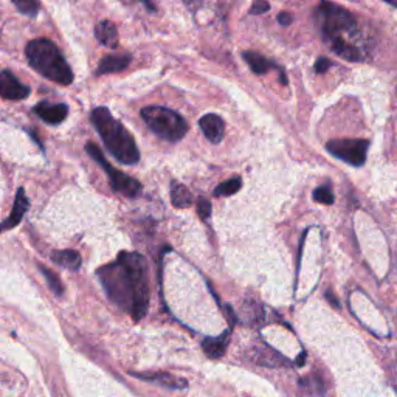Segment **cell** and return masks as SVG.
Segmentation results:
<instances>
[{"mask_svg": "<svg viewBox=\"0 0 397 397\" xmlns=\"http://www.w3.org/2000/svg\"><path fill=\"white\" fill-rule=\"evenodd\" d=\"M269 8H270V5L267 2H255L253 6H251L250 14H255V16H256V14H263Z\"/></svg>", "mask_w": 397, "mask_h": 397, "instance_id": "obj_26", "label": "cell"}, {"mask_svg": "<svg viewBox=\"0 0 397 397\" xmlns=\"http://www.w3.org/2000/svg\"><path fill=\"white\" fill-rule=\"evenodd\" d=\"M34 113L38 115L41 120H44L48 125H60L67 118L69 107L67 104H50L47 101H42L34 107Z\"/></svg>", "mask_w": 397, "mask_h": 397, "instance_id": "obj_10", "label": "cell"}, {"mask_svg": "<svg viewBox=\"0 0 397 397\" xmlns=\"http://www.w3.org/2000/svg\"><path fill=\"white\" fill-rule=\"evenodd\" d=\"M241 186H242V180L239 177L230 179L227 182H223L216 188L214 196H233V194L241 190Z\"/></svg>", "mask_w": 397, "mask_h": 397, "instance_id": "obj_21", "label": "cell"}, {"mask_svg": "<svg viewBox=\"0 0 397 397\" xmlns=\"http://www.w3.org/2000/svg\"><path fill=\"white\" fill-rule=\"evenodd\" d=\"M314 199L319 202V204H323V205H332L335 200L334 193H332L330 188H328V186L316 188V190L314 191Z\"/></svg>", "mask_w": 397, "mask_h": 397, "instance_id": "obj_23", "label": "cell"}, {"mask_svg": "<svg viewBox=\"0 0 397 397\" xmlns=\"http://www.w3.org/2000/svg\"><path fill=\"white\" fill-rule=\"evenodd\" d=\"M129 62H131V56L129 55H111L106 56L103 61L99 62L97 69V75H107V74H117V71L125 70Z\"/></svg>", "mask_w": 397, "mask_h": 397, "instance_id": "obj_14", "label": "cell"}, {"mask_svg": "<svg viewBox=\"0 0 397 397\" xmlns=\"http://www.w3.org/2000/svg\"><path fill=\"white\" fill-rule=\"evenodd\" d=\"M171 202L176 208H188L194 202V197H193L191 191L188 190L186 186H183L179 182H172L171 183Z\"/></svg>", "mask_w": 397, "mask_h": 397, "instance_id": "obj_18", "label": "cell"}, {"mask_svg": "<svg viewBox=\"0 0 397 397\" xmlns=\"http://www.w3.org/2000/svg\"><path fill=\"white\" fill-rule=\"evenodd\" d=\"M230 343V330L222 332L219 337H211L205 338L202 343V349L210 358H221L225 354Z\"/></svg>", "mask_w": 397, "mask_h": 397, "instance_id": "obj_13", "label": "cell"}, {"mask_svg": "<svg viewBox=\"0 0 397 397\" xmlns=\"http://www.w3.org/2000/svg\"><path fill=\"white\" fill-rule=\"evenodd\" d=\"M39 270H41L42 275H44V278H46V281H47L48 287L52 288V292L56 295V297H62V293H64V286H62V283H61L60 277H57L55 272H52L50 269H47V267H44V265H39Z\"/></svg>", "mask_w": 397, "mask_h": 397, "instance_id": "obj_20", "label": "cell"}, {"mask_svg": "<svg viewBox=\"0 0 397 397\" xmlns=\"http://www.w3.org/2000/svg\"><path fill=\"white\" fill-rule=\"evenodd\" d=\"M85 151H88V154L93 158V160H95L101 166V168H103L107 172V177H109L111 186H112V190L115 193H120V194H123V196L131 197V199L140 196L141 191H143V186H141L139 180L123 174L121 171H118L117 168H113V166L106 160L103 151H101L95 143L85 144Z\"/></svg>", "mask_w": 397, "mask_h": 397, "instance_id": "obj_5", "label": "cell"}, {"mask_svg": "<svg viewBox=\"0 0 397 397\" xmlns=\"http://www.w3.org/2000/svg\"><path fill=\"white\" fill-rule=\"evenodd\" d=\"M30 207V202L27 199V194L24 188H19L18 194H16V200H14V207L13 211L8 216V219H5L2 223H0V233L6 232V230H11L14 227H18L20 222H22L24 216Z\"/></svg>", "mask_w": 397, "mask_h": 397, "instance_id": "obj_9", "label": "cell"}, {"mask_svg": "<svg viewBox=\"0 0 397 397\" xmlns=\"http://www.w3.org/2000/svg\"><path fill=\"white\" fill-rule=\"evenodd\" d=\"M13 5L16 6L20 13L30 18H34L36 14H38L41 6L38 2H34V0H14Z\"/></svg>", "mask_w": 397, "mask_h": 397, "instance_id": "obj_22", "label": "cell"}, {"mask_svg": "<svg viewBox=\"0 0 397 397\" xmlns=\"http://www.w3.org/2000/svg\"><path fill=\"white\" fill-rule=\"evenodd\" d=\"M90 120L95 126L97 132L103 139L109 153L125 165H135L140 160V151L137 148L132 134L127 131L125 125L113 118L107 107H97L93 109Z\"/></svg>", "mask_w": 397, "mask_h": 397, "instance_id": "obj_2", "label": "cell"}, {"mask_svg": "<svg viewBox=\"0 0 397 397\" xmlns=\"http://www.w3.org/2000/svg\"><path fill=\"white\" fill-rule=\"evenodd\" d=\"M30 95V88L22 84L11 71H0V97L10 101H20Z\"/></svg>", "mask_w": 397, "mask_h": 397, "instance_id": "obj_8", "label": "cell"}, {"mask_svg": "<svg viewBox=\"0 0 397 397\" xmlns=\"http://www.w3.org/2000/svg\"><path fill=\"white\" fill-rule=\"evenodd\" d=\"M52 261L57 265L64 267V269L67 270H79V267H81V255L78 253L75 250H56L52 253Z\"/></svg>", "mask_w": 397, "mask_h": 397, "instance_id": "obj_15", "label": "cell"}, {"mask_svg": "<svg viewBox=\"0 0 397 397\" xmlns=\"http://www.w3.org/2000/svg\"><path fill=\"white\" fill-rule=\"evenodd\" d=\"M326 298H328V301H329L330 305L334 306V307H340V302H338L337 297H334V295H332V292H330V291H328V292H326Z\"/></svg>", "mask_w": 397, "mask_h": 397, "instance_id": "obj_28", "label": "cell"}, {"mask_svg": "<svg viewBox=\"0 0 397 397\" xmlns=\"http://www.w3.org/2000/svg\"><path fill=\"white\" fill-rule=\"evenodd\" d=\"M199 126L202 129V132L205 134V137L211 143L218 144L222 141L223 134H225V125H223V120L216 113H208L204 115L199 120Z\"/></svg>", "mask_w": 397, "mask_h": 397, "instance_id": "obj_11", "label": "cell"}, {"mask_svg": "<svg viewBox=\"0 0 397 397\" xmlns=\"http://www.w3.org/2000/svg\"><path fill=\"white\" fill-rule=\"evenodd\" d=\"M332 66H334V62L328 60V57H319L315 62V71L316 74H326Z\"/></svg>", "mask_w": 397, "mask_h": 397, "instance_id": "obj_25", "label": "cell"}, {"mask_svg": "<svg viewBox=\"0 0 397 397\" xmlns=\"http://www.w3.org/2000/svg\"><path fill=\"white\" fill-rule=\"evenodd\" d=\"M97 277L107 297L135 321H140L149 309L148 263L135 251H121L113 263L99 267Z\"/></svg>", "mask_w": 397, "mask_h": 397, "instance_id": "obj_1", "label": "cell"}, {"mask_svg": "<svg viewBox=\"0 0 397 397\" xmlns=\"http://www.w3.org/2000/svg\"><path fill=\"white\" fill-rule=\"evenodd\" d=\"M370 144V140L362 139H337L330 140L326 148L332 155L340 158V160L352 166H362L366 162Z\"/></svg>", "mask_w": 397, "mask_h": 397, "instance_id": "obj_7", "label": "cell"}, {"mask_svg": "<svg viewBox=\"0 0 397 397\" xmlns=\"http://www.w3.org/2000/svg\"><path fill=\"white\" fill-rule=\"evenodd\" d=\"M135 377H139L144 382H151V384L160 385L163 388L169 389H183L188 386V382L176 377V375H171L168 372H132Z\"/></svg>", "mask_w": 397, "mask_h": 397, "instance_id": "obj_12", "label": "cell"}, {"mask_svg": "<svg viewBox=\"0 0 397 397\" xmlns=\"http://www.w3.org/2000/svg\"><path fill=\"white\" fill-rule=\"evenodd\" d=\"M141 118L148 127L168 141L182 140L188 132L186 120L176 111L160 106H149L141 111Z\"/></svg>", "mask_w": 397, "mask_h": 397, "instance_id": "obj_4", "label": "cell"}, {"mask_svg": "<svg viewBox=\"0 0 397 397\" xmlns=\"http://www.w3.org/2000/svg\"><path fill=\"white\" fill-rule=\"evenodd\" d=\"M244 60L247 61L249 67L253 70L256 75H264L269 70L277 69V66L272 61L265 60L264 56H261L259 53H255V52H245L244 53Z\"/></svg>", "mask_w": 397, "mask_h": 397, "instance_id": "obj_19", "label": "cell"}, {"mask_svg": "<svg viewBox=\"0 0 397 397\" xmlns=\"http://www.w3.org/2000/svg\"><path fill=\"white\" fill-rule=\"evenodd\" d=\"M292 20H293V16L291 13H287V11H283V13H279V16H278V22L283 25V27H288L292 24Z\"/></svg>", "mask_w": 397, "mask_h": 397, "instance_id": "obj_27", "label": "cell"}, {"mask_svg": "<svg viewBox=\"0 0 397 397\" xmlns=\"http://www.w3.org/2000/svg\"><path fill=\"white\" fill-rule=\"evenodd\" d=\"M319 18L321 32L330 39H334L335 34L340 32L349 30L356 25V18L352 16L351 11L329 2H323L319 6Z\"/></svg>", "mask_w": 397, "mask_h": 397, "instance_id": "obj_6", "label": "cell"}, {"mask_svg": "<svg viewBox=\"0 0 397 397\" xmlns=\"http://www.w3.org/2000/svg\"><path fill=\"white\" fill-rule=\"evenodd\" d=\"M95 36L101 44L106 47L115 48L118 46V30H117V27H115V24L109 22V20L99 22L95 27Z\"/></svg>", "mask_w": 397, "mask_h": 397, "instance_id": "obj_16", "label": "cell"}, {"mask_svg": "<svg viewBox=\"0 0 397 397\" xmlns=\"http://www.w3.org/2000/svg\"><path fill=\"white\" fill-rule=\"evenodd\" d=\"M332 52L337 56H340L342 60L357 62L362 60V55H360V50L357 47H354L349 42L343 41L342 38H334L332 39Z\"/></svg>", "mask_w": 397, "mask_h": 397, "instance_id": "obj_17", "label": "cell"}, {"mask_svg": "<svg viewBox=\"0 0 397 397\" xmlns=\"http://www.w3.org/2000/svg\"><path fill=\"white\" fill-rule=\"evenodd\" d=\"M197 214L200 219L207 221L211 216V202L205 197H199L197 200Z\"/></svg>", "mask_w": 397, "mask_h": 397, "instance_id": "obj_24", "label": "cell"}, {"mask_svg": "<svg viewBox=\"0 0 397 397\" xmlns=\"http://www.w3.org/2000/svg\"><path fill=\"white\" fill-rule=\"evenodd\" d=\"M25 55L30 66L50 81L62 85L74 83V71H71L61 50L52 41L46 38L33 39L28 42Z\"/></svg>", "mask_w": 397, "mask_h": 397, "instance_id": "obj_3", "label": "cell"}]
</instances>
